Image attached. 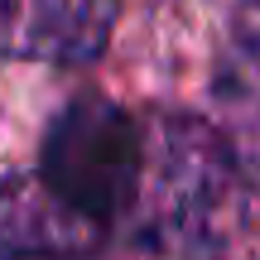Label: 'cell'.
I'll use <instances>...</instances> for the list:
<instances>
[{"instance_id": "6da1fadb", "label": "cell", "mask_w": 260, "mask_h": 260, "mask_svg": "<svg viewBox=\"0 0 260 260\" xmlns=\"http://www.w3.org/2000/svg\"><path fill=\"white\" fill-rule=\"evenodd\" d=\"M236 178L241 169L212 125L174 116L145 130L140 183L130 198L140 241L164 260H212L236 217Z\"/></svg>"}, {"instance_id": "5b68a950", "label": "cell", "mask_w": 260, "mask_h": 260, "mask_svg": "<svg viewBox=\"0 0 260 260\" xmlns=\"http://www.w3.org/2000/svg\"><path fill=\"white\" fill-rule=\"evenodd\" d=\"M217 102H222L217 135L226 140L236 169L241 174H260V44H246L226 63Z\"/></svg>"}, {"instance_id": "7a4b0ae2", "label": "cell", "mask_w": 260, "mask_h": 260, "mask_svg": "<svg viewBox=\"0 0 260 260\" xmlns=\"http://www.w3.org/2000/svg\"><path fill=\"white\" fill-rule=\"evenodd\" d=\"M140 159H145V130L121 106L102 102V96H82L53 121L39 174L73 207H82L87 217L106 226L111 217L130 212Z\"/></svg>"}, {"instance_id": "277c9868", "label": "cell", "mask_w": 260, "mask_h": 260, "mask_svg": "<svg viewBox=\"0 0 260 260\" xmlns=\"http://www.w3.org/2000/svg\"><path fill=\"white\" fill-rule=\"evenodd\" d=\"M102 222L73 207L44 174L0 183V255L5 260H77L96 251Z\"/></svg>"}, {"instance_id": "3957f363", "label": "cell", "mask_w": 260, "mask_h": 260, "mask_svg": "<svg viewBox=\"0 0 260 260\" xmlns=\"http://www.w3.org/2000/svg\"><path fill=\"white\" fill-rule=\"evenodd\" d=\"M121 0H0V48L34 63H92L106 48Z\"/></svg>"}]
</instances>
